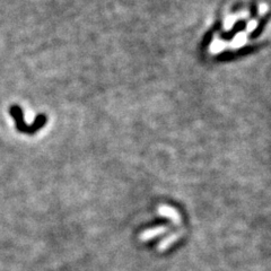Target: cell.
<instances>
[{
	"label": "cell",
	"mask_w": 271,
	"mask_h": 271,
	"mask_svg": "<svg viewBox=\"0 0 271 271\" xmlns=\"http://www.w3.org/2000/svg\"><path fill=\"white\" fill-rule=\"evenodd\" d=\"M9 112H10L11 117L14 118L15 122H16L17 130L21 131V133H23V134H29V135L35 134L36 131L44 125V122H45V118L43 117V115H40V117H37L35 122H34L32 126H27L24 122V119H23V111L21 107L17 105H13L10 107Z\"/></svg>",
	"instance_id": "cell-1"
}]
</instances>
